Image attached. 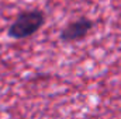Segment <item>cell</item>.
<instances>
[{"label":"cell","mask_w":121,"mask_h":119,"mask_svg":"<svg viewBox=\"0 0 121 119\" xmlns=\"http://www.w3.org/2000/svg\"><path fill=\"white\" fill-rule=\"evenodd\" d=\"M45 24V13L39 8L20 13L7 28V36L11 39H24L32 36Z\"/></svg>","instance_id":"obj_1"},{"label":"cell","mask_w":121,"mask_h":119,"mask_svg":"<svg viewBox=\"0 0 121 119\" xmlns=\"http://www.w3.org/2000/svg\"><path fill=\"white\" fill-rule=\"evenodd\" d=\"M93 28V21L87 17H79L78 20L65 25L60 31L59 39L62 42H78L87 36V34Z\"/></svg>","instance_id":"obj_2"}]
</instances>
